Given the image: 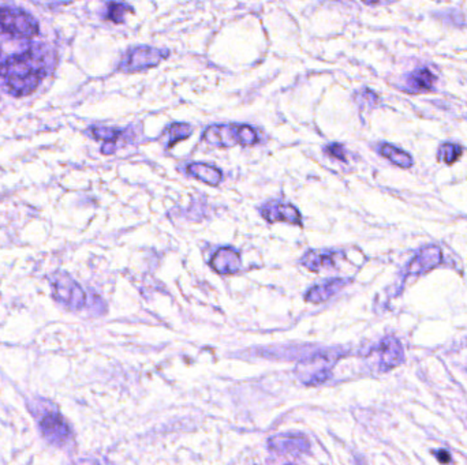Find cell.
Segmentation results:
<instances>
[{"instance_id": "8", "label": "cell", "mask_w": 467, "mask_h": 465, "mask_svg": "<svg viewBox=\"0 0 467 465\" xmlns=\"http://www.w3.org/2000/svg\"><path fill=\"white\" fill-rule=\"evenodd\" d=\"M371 355L377 356V370L379 373H387L395 367L401 366L405 362V349L402 343L393 336L383 338L374 349Z\"/></svg>"}, {"instance_id": "14", "label": "cell", "mask_w": 467, "mask_h": 465, "mask_svg": "<svg viewBox=\"0 0 467 465\" xmlns=\"http://www.w3.org/2000/svg\"><path fill=\"white\" fill-rule=\"evenodd\" d=\"M186 172L191 178L198 179L209 186H219L223 180V172L215 165L207 162H191L186 167Z\"/></svg>"}, {"instance_id": "9", "label": "cell", "mask_w": 467, "mask_h": 465, "mask_svg": "<svg viewBox=\"0 0 467 465\" xmlns=\"http://www.w3.org/2000/svg\"><path fill=\"white\" fill-rule=\"evenodd\" d=\"M267 443L271 451L282 454H306L311 452V441L298 433L272 435Z\"/></svg>"}, {"instance_id": "6", "label": "cell", "mask_w": 467, "mask_h": 465, "mask_svg": "<svg viewBox=\"0 0 467 465\" xmlns=\"http://www.w3.org/2000/svg\"><path fill=\"white\" fill-rule=\"evenodd\" d=\"M52 296L57 303L70 311H78L86 306V293L80 284L67 273H55L51 280Z\"/></svg>"}, {"instance_id": "24", "label": "cell", "mask_w": 467, "mask_h": 465, "mask_svg": "<svg viewBox=\"0 0 467 465\" xmlns=\"http://www.w3.org/2000/svg\"><path fill=\"white\" fill-rule=\"evenodd\" d=\"M432 453L433 456L436 457L437 461H439L440 464L443 465L450 464L451 460H453L450 452L445 451V449H440V451L432 452Z\"/></svg>"}, {"instance_id": "3", "label": "cell", "mask_w": 467, "mask_h": 465, "mask_svg": "<svg viewBox=\"0 0 467 465\" xmlns=\"http://www.w3.org/2000/svg\"><path fill=\"white\" fill-rule=\"evenodd\" d=\"M345 355L346 351L343 348H328L317 352V354L309 355L305 359L298 362L294 369V374L304 385H322L330 380L333 367Z\"/></svg>"}, {"instance_id": "2", "label": "cell", "mask_w": 467, "mask_h": 465, "mask_svg": "<svg viewBox=\"0 0 467 465\" xmlns=\"http://www.w3.org/2000/svg\"><path fill=\"white\" fill-rule=\"evenodd\" d=\"M29 408H31V414L38 420L41 435L47 443L59 446V448H63L70 443L73 437L72 428L54 403L46 399H40V400L33 401Z\"/></svg>"}, {"instance_id": "10", "label": "cell", "mask_w": 467, "mask_h": 465, "mask_svg": "<svg viewBox=\"0 0 467 465\" xmlns=\"http://www.w3.org/2000/svg\"><path fill=\"white\" fill-rule=\"evenodd\" d=\"M261 216L269 223L283 222L288 224L303 225V216L294 205L272 201L262 205L260 209Z\"/></svg>"}, {"instance_id": "13", "label": "cell", "mask_w": 467, "mask_h": 465, "mask_svg": "<svg viewBox=\"0 0 467 465\" xmlns=\"http://www.w3.org/2000/svg\"><path fill=\"white\" fill-rule=\"evenodd\" d=\"M350 281L348 278H330L324 283L317 284L305 294V301L314 304L324 303L342 291Z\"/></svg>"}, {"instance_id": "19", "label": "cell", "mask_w": 467, "mask_h": 465, "mask_svg": "<svg viewBox=\"0 0 467 465\" xmlns=\"http://www.w3.org/2000/svg\"><path fill=\"white\" fill-rule=\"evenodd\" d=\"M88 133L93 136L94 139H99V141H103L104 144H112V145H117L118 139L122 136V130H117V128H109V127H91L88 130Z\"/></svg>"}, {"instance_id": "20", "label": "cell", "mask_w": 467, "mask_h": 465, "mask_svg": "<svg viewBox=\"0 0 467 465\" xmlns=\"http://www.w3.org/2000/svg\"><path fill=\"white\" fill-rule=\"evenodd\" d=\"M462 156V148L458 144H443L439 149V160L447 165H453Z\"/></svg>"}, {"instance_id": "4", "label": "cell", "mask_w": 467, "mask_h": 465, "mask_svg": "<svg viewBox=\"0 0 467 465\" xmlns=\"http://www.w3.org/2000/svg\"><path fill=\"white\" fill-rule=\"evenodd\" d=\"M203 139L217 148H231L235 145H256L260 136L256 128L249 125H212L204 131Z\"/></svg>"}, {"instance_id": "23", "label": "cell", "mask_w": 467, "mask_h": 465, "mask_svg": "<svg viewBox=\"0 0 467 465\" xmlns=\"http://www.w3.org/2000/svg\"><path fill=\"white\" fill-rule=\"evenodd\" d=\"M324 151L328 156L333 157V159L348 162L345 146L340 145V144H330V145L325 146Z\"/></svg>"}, {"instance_id": "16", "label": "cell", "mask_w": 467, "mask_h": 465, "mask_svg": "<svg viewBox=\"0 0 467 465\" xmlns=\"http://www.w3.org/2000/svg\"><path fill=\"white\" fill-rule=\"evenodd\" d=\"M338 256H339L338 253H322L317 250H309L308 253L301 259V264L312 272H319L324 268L333 267Z\"/></svg>"}, {"instance_id": "1", "label": "cell", "mask_w": 467, "mask_h": 465, "mask_svg": "<svg viewBox=\"0 0 467 465\" xmlns=\"http://www.w3.org/2000/svg\"><path fill=\"white\" fill-rule=\"evenodd\" d=\"M46 57L38 48L13 55L2 63L0 70L10 93L17 97L33 93L46 77Z\"/></svg>"}, {"instance_id": "7", "label": "cell", "mask_w": 467, "mask_h": 465, "mask_svg": "<svg viewBox=\"0 0 467 465\" xmlns=\"http://www.w3.org/2000/svg\"><path fill=\"white\" fill-rule=\"evenodd\" d=\"M170 57L169 49H159L154 47L140 46L128 49L123 57L122 62L118 66V70L131 75L140 73L148 68L156 67L160 62Z\"/></svg>"}, {"instance_id": "5", "label": "cell", "mask_w": 467, "mask_h": 465, "mask_svg": "<svg viewBox=\"0 0 467 465\" xmlns=\"http://www.w3.org/2000/svg\"><path fill=\"white\" fill-rule=\"evenodd\" d=\"M40 31L38 20L25 10L0 7V34L10 38H36Z\"/></svg>"}, {"instance_id": "17", "label": "cell", "mask_w": 467, "mask_h": 465, "mask_svg": "<svg viewBox=\"0 0 467 465\" xmlns=\"http://www.w3.org/2000/svg\"><path fill=\"white\" fill-rule=\"evenodd\" d=\"M379 151L383 157L390 160L396 167L410 168L414 164L413 157L408 152L396 148V146L391 145V144H382Z\"/></svg>"}, {"instance_id": "26", "label": "cell", "mask_w": 467, "mask_h": 465, "mask_svg": "<svg viewBox=\"0 0 467 465\" xmlns=\"http://www.w3.org/2000/svg\"><path fill=\"white\" fill-rule=\"evenodd\" d=\"M356 465H365V462L362 461V460H357V464Z\"/></svg>"}, {"instance_id": "22", "label": "cell", "mask_w": 467, "mask_h": 465, "mask_svg": "<svg viewBox=\"0 0 467 465\" xmlns=\"http://www.w3.org/2000/svg\"><path fill=\"white\" fill-rule=\"evenodd\" d=\"M377 99H379V97H377L374 92L369 91V89H364L361 93L356 94L357 102H358L361 109H364V107L365 109H371V107L376 104Z\"/></svg>"}, {"instance_id": "15", "label": "cell", "mask_w": 467, "mask_h": 465, "mask_svg": "<svg viewBox=\"0 0 467 465\" xmlns=\"http://www.w3.org/2000/svg\"><path fill=\"white\" fill-rule=\"evenodd\" d=\"M436 77L430 73L429 68H419L406 77L405 91L408 93H421L430 91Z\"/></svg>"}, {"instance_id": "18", "label": "cell", "mask_w": 467, "mask_h": 465, "mask_svg": "<svg viewBox=\"0 0 467 465\" xmlns=\"http://www.w3.org/2000/svg\"><path fill=\"white\" fill-rule=\"evenodd\" d=\"M165 134L169 136L167 139V148H172L183 139L189 138L193 134V127L189 123H172L170 127L165 130Z\"/></svg>"}, {"instance_id": "11", "label": "cell", "mask_w": 467, "mask_h": 465, "mask_svg": "<svg viewBox=\"0 0 467 465\" xmlns=\"http://www.w3.org/2000/svg\"><path fill=\"white\" fill-rule=\"evenodd\" d=\"M443 253L439 246L430 244L416 254L408 267V275H424L442 264Z\"/></svg>"}, {"instance_id": "12", "label": "cell", "mask_w": 467, "mask_h": 465, "mask_svg": "<svg viewBox=\"0 0 467 465\" xmlns=\"http://www.w3.org/2000/svg\"><path fill=\"white\" fill-rule=\"evenodd\" d=\"M209 267L220 275H234L242 268L241 256L233 247H220L209 261Z\"/></svg>"}, {"instance_id": "21", "label": "cell", "mask_w": 467, "mask_h": 465, "mask_svg": "<svg viewBox=\"0 0 467 465\" xmlns=\"http://www.w3.org/2000/svg\"><path fill=\"white\" fill-rule=\"evenodd\" d=\"M131 12H133V9L128 4L111 2V4H107L106 18L114 23H122L126 13Z\"/></svg>"}, {"instance_id": "27", "label": "cell", "mask_w": 467, "mask_h": 465, "mask_svg": "<svg viewBox=\"0 0 467 465\" xmlns=\"http://www.w3.org/2000/svg\"><path fill=\"white\" fill-rule=\"evenodd\" d=\"M0 70H2V62H0Z\"/></svg>"}, {"instance_id": "25", "label": "cell", "mask_w": 467, "mask_h": 465, "mask_svg": "<svg viewBox=\"0 0 467 465\" xmlns=\"http://www.w3.org/2000/svg\"><path fill=\"white\" fill-rule=\"evenodd\" d=\"M72 465H100V462L93 459H78Z\"/></svg>"}]
</instances>
